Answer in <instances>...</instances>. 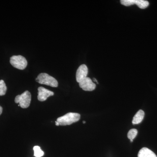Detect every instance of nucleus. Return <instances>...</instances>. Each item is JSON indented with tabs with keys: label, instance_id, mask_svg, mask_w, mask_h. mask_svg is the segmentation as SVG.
I'll list each match as a JSON object with an SVG mask.
<instances>
[{
	"label": "nucleus",
	"instance_id": "1",
	"mask_svg": "<svg viewBox=\"0 0 157 157\" xmlns=\"http://www.w3.org/2000/svg\"><path fill=\"white\" fill-rule=\"evenodd\" d=\"M80 118V115L79 113H69L63 116L58 118L56 121L59 123V125H69L78 121Z\"/></svg>",
	"mask_w": 157,
	"mask_h": 157
},
{
	"label": "nucleus",
	"instance_id": "2",
	"mask_svg": "<svg viewBox=\"0 0 157 157\" xmlns=\"http://www.w3.org/2000/svg\"><path fill=\"white\" fill-rule=\"evenodd\" d=\"M36 80L40 84L46 85L52 87H56L58 86L57 80L46 73L39 74Z\"/></svg>",
	"mask_w": 157,
	"mask_h": 157
},
{
	"label": "nucleus",
	"instance_id": "3",
	"mask_svg": "<svg viewBox=\"0 0 157 157\" xmlns=\"http://www.w3.org/2000/svg\"><path fill=\"white\" fill-rule=\"evenodd\" d=\"M31 101V94L29 91H25L21 94L15 97V101L16 104H19L18 106L22 108H27L29 107Z\"/></svg>",
	"mask_w": 157,
	"mask_h": 157
},
{
	"label": "nucleus",
	"instance_id": "4",
	"mask_svg": "<svg viewBox=\"0 0 157 157\" xmlns=\"http://www.w3.org/2000/svg\"><path fill=\"white\" fill-rule=\"evenodd\" d=\"M10 63L11 65L16 69L24 70L27 66L26 59L22 56H13L10 58Z\"/></svg>",
	"mask_w": 157,
	"mask_h": 157
},
{
	"label": "nucleus",
	"instance_id": "5",
	"mask_svg": "<svg viewBox=\"0 0 157 157\" xmlns=\"http://www.w3.org/2000/svg\"><path fill=\"white\" fill-rule=\"evenodd\" d=\"M121 3L122 5L125 6L136 5L141 9H146L149 4L148 1L144 0H121Z\"/></svg>",
	"mask_w": 157,
	"mask_h": 157
},
{
	"label": "nucleus",
	"instance_id": "6",
	"mask_svg": "<svg viewBox=\"0 0 157 157\" xmlns=\"http://www.w3.org/2000/svg\"><path fill=\"white\" fill-rule=\"evenodd\" d=\"M78 83L79 87L86 91H92L95 89L96 87V84L89 77H86Z\"/></svg>",
	"mask_w": 157,
	"mask_h": 157
},
{
	"label": "nucleus",
	"instance_id": "7",
	"mask_svg": "<svg viewBox=\"0 0 157 157\" xmlns=\"http://www.w3.org/2000/svg\"><path fill=\"white\" fill-rule=\"evenodd\" d=\"M88 69L87 66L85 64L81 65L77 69L76 73V80L79 83L87 77Z\"/></svg>",
	"mask_w": 157,
	"mask_h": 157
},
{
	"label": "nucleus",
	"instance_id": "8",
	"mask_svg": "<svg viewBox=\"0 0 157 157\" xmlns=\"http://www.w3.org/2000/svg\"><path fill=\"white\" fill-rule=\"evenodd\" d=\"M38 99L40 101H44L50 96H53L54 93L42 86L38 88Z\"/></svg>",
	"mask_w": 157,
	"mask_h": 157
},
{
	"label": "nucleus",
	"instance_id": "9",
	"mask_svg": "<svg viewBox=\"0 0 157 157\" xmlns=\"http://www.w3.org/2000/svg\"><path fill=\"white\" fill-rule=\"evenodd\" d=\"M138 157H157L156 155L151 150L147 147H143L139 151Z\"/></svg>",
	"mask_w": 157,
	"mask_h": 157
},
{
	"label": "nucleus",
	"instance_id": "10",
	"mask_svg": "<svg viewBox=\"0 0 157 157\" xmlns=\"http://www.w3.org/2000/svg\"><path fill=\"white\" fill-rule=\"evenodd\" d=\"M144 116V112L143 110L140 109L135 114L132 120V124H137L140 123L143 120Z\"/></svg>",
	"mask_w": 157,
	"mask_h": 157
},
{
	"label": "nucleus",
	"instance_id": "11",
	"mask_svg": "<svg viewBox=\"0 0 157 157\" xmlns=\"http://www.w3.org/2000/svg\"><path fill=\"white\" fill-rule=\"evenodd\" d=\"M137 134V130L135 129H132L128 132V137L131 140V142H133V140L135 139Z\"/></svg>",
	"mask_w": 157,
	"mask_h": 157
},
{
	"label": "nucleus",
	"instance_id": "12",
	"mask_svg": "<svg viewBox=\"0 0 157 157\" xmlns=\"http://www.w3.org/2000/svg\"><path fill=\"white\" fill-rule=\"evenodd\" d=\"M34 156L36 157H41L43 156L44 154V152L40 148V147L36 146L33 148Z\"/></svg>",
	"mask_w": 157,
	"mask_h": 157
},
{
	"label": "nucleus",
	"instance_id": "13",
	"mask_svg": "<svg viewBox=\"0 0 157 157\" xmlns=\"http://www.w3.org/2000/svg\"><path fill=\"white\" fill-rule=\"evenodd\" d=\"M7 91V86L3 80H0V96H4L6 94Z\"/></svg>",
	"mask_w": 157,
	"mask_h": 157
},
{
	"label": "nucleus",
	"instance_id": "14",
	"mask_svg": "<svg viewBox=\"0 0 157 157\" xmlns=\"http://www.w3.org/2000/svg\"><path fill=\"white\" fill-rule=\"evenodd\" d=\"M2 107H1V106H0V115H1V114H2Z\"/></svg>",
	"mask_w": 157,
	"mask_h": 157
},
{
	"label": "nucleus",
	"instance_id": "15",
	"mask_svg": "<svg viewBox=\"0 0 157 157\" xmlns=\"http://www.w3.org/2000/svg\"><path fill=\"white\" fill-rule=\"evenodd\" d=\"M56 125L57 126H59V123L57 121H56L55 122Z\"/></svg>",
	"mask_w": 157,
	"mask_h": 157
},
{
	"label": "nucleus",
	"instance_id": "16",
	"mask_svg": "<svg viewBox=\"0 0 157 157\" xmlns=\"http://www.w3.org/2000/svg\"><path fill=\"white\" fill-rule=\"evenodd\" d=\"M82 123H83V124H85L86 121H83V122H82Z\"/></svg>",
	"mask_w": 157,
	"mask_h": 157
}]
</instances>
